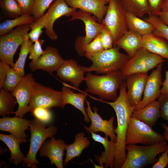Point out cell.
I'll return each instance as SVG.
<instances>
[{
    "mask_svg": "<svg viewBox=\"0 0 168 168\" xmlns=\"http://www.w3.org/2000/svg\"><path fill=\"white\" fill-rule=\"evenodd\" d=\"M119 89V95L114 101L108 102L97 99L110 105L116 113L117 125L114 129L116 135V150L114 167L115 168H121L125 159V142L128 121L135 109L130 105L127 98L126 82L123 81Z\"/></svg>",
    "mask_w": 168,
    "mask_h": 168,
    "instance_id": "obj_1",
    "label": "cell"
},
{
    "mask_svg": "<svg viewBox=\"0 0 168 168\" xmlns=\"http://www.w3.org/2000/svg\"><path fill=\"white\" fill-rule=\"evenodd\" d=\"M84 56L92 64L89 67L81 66L82 70L85 72L94 71L97 74L121 71L130 58L127 54L121 53L117 46L97 52L85 53Z\"/></svg>",
    "mask_w": 168,
    "mask_h": 168,
    "instance_id": "obj_2",
    "label": "cell"
},
{
    "mask_svg": "<svg viewBox=\"0 0 168 168\" xmlns=\"http://www.w3.org/2000/svg\"><path fill=\"white\" fill-rule=\"evenodd\" d=\"M121 71L99 76L88 72L84 81L86 93L96 95L100 100H115L118 97L117 91L125 79Z\"/></svg>",
    "mask_w": 168,
    "mask_h": 168,
    "instance_id": "obj_3",
    "label": "cell"
},
{
    "mask_svg": "<svg viewBox=\"0 0 168 168\" xmlns=\"http://www.w3.org/2000/svg\"><path fill=\"white\" fill-rule=\"evenodd\" d=\"M167 147L166 140L151 145H126L127 153L121 168H142L154 164L157 156Z\"/></svg>",
    "mask_w": 168,
    "mask_h": 168,
    "instance_id": "obj_4",
    "label": "cell"
},
{
    "mask_svg": "<svg viewBox=\"0 0 168 168\" xmlns=\"http://www.w3.org/2000/svg\"><path fill=\"white\" fill-rule=\"evenodd\" d=\"M46 125L35 118L31 120L29 127L31 135L30 147L23 162L25 166L37 168V165L39 163L36 155L40 147L46 139L53 137L57 133V127L52 124L46 128Z\"/></svg>",
    "mask_w": 168,
    "mask_h": 168,
    "instance_id": "obj_5",
    "label": "cell"
},
{
    "mask_svg": "<svg viewBox=\"0 0 168 168\" xmlns=\"http://www.w3.org/2000/svg\"><path fill=\"white\" fill-rule=\"evenodd\" d=\"M163 134L154 131L143 122L131 117L127 128L126 145H151L165 141Z\"/></svg>",
    "mask_w": 168,
    "mask_h": 168,
    "instance_id": "obj_6",
    "label": "cell"
},
{
    "mask_svg": "<svg viewBox=\"0 0 168 168\" xmlns=\"http://www.w3.org/2000/svg\"><path fill=\"white\" fill-rule=\"evenodd\" d=\"M64 106L63 94L62 91L55 90L34 81L27 112H31L38 107L50 109L53 107L63 108Z\"/></svg>",
    "mask_w": 168,
    "mask_h": 168,
    "instance_id": "obj_7",
    "label": "cell"
},
{
    "mask_svg": "<svg viewBox=\"0 0 168 168\" xmlns=\"http://www.w3.org/2000/svg\"><path fill=\"white\" fill-rule=\"evenodd\" d=\"M31 24L19 26L9 33L0 35L1 61L13 67L14 54L18 47L24 42L28 32L31 30Z\"/></svg>",
    "mask_w": 168,
    "mask_h": 168,
    "instance_id": "obj_8",
    "label": "cell"
},
{
    "mask_svg": "<svg viewBox=\"0 0 168 168\" xmlns=\"http://www.w3.org/2000/svg\"><path fill=\"white\" fill-rule=\"evenodd\" d=\"M101 23L111 33L114 44L128 30L126 12L120 0H109L106 12Z\"/></svg>",
    "mask_w": 168,
    "mask_h": 168,
    "instance_id": "obj_9",
    "label": "cell"
},
{
    "mask_svg": "<svg viewBox=\"0 0 168 168\" xmlns=\"http://www.w3.org/2000/svg\"><path fill=\"white\" fill-rule=\"evenodd\" d=\"M165 61L160 56L140 48L121 70L125 78L132 74L146 73Z\"/></svg>",
    "mask_w": 168,
    "mask_h": 168,
    "instance_id": "obj_10",
    "label": "cell"
},
{
    "mask_svg": "<svg viewBox=\"0 0 168 168\" xmlns=\"http://www.w3.org/2000/svg\"><path fill=\"white\" fill-rule=\"evenodd\" d=\"M91 14L81 10L76 11L68 21L75 20L82 21L85 25L86 35L85 36L78 37L76 39L75 47L78 54L80 56H84L86 46L101 32L105 26L96 21V18Z\"/></svg>",
    "mask_w": 168,
    "mask_h": 168,
    "instance_id": "obj_11",
    "label": "cell"
},
{
    "mask_svg": "<svg viewBox=\"0 0 168 168\" xmlns=\"http://www.w3.org/2000/svg\"><path fill=\"white\" fill-rule=\"evenodd\" d=\"M76 9L69 6L65 0H55L47 12L43 16L45 24V33L52 40L58 39L53 26L54 22L60 17L72 16Z\"/></svg>",
    "mask_w": 168,
    "mask_h": 168,
    "instance_id": "obj_12",
    "label": "cell"
},
{
    "mask_svg": "<svg viewBox=\"0 0 168 168\" xmlns=\"http://www.w3.org/2000/svg\"><path fill=\"white\" fill-rule=\"evenodd\" d=\"M35 81L32 74H27L10 93L15 97L18 105L17 110L14 112L15 116L23 118L27 112Z\"/></svg>",
    "mask_w": 168,
    "mask_h": 168,
    "instance_id": "obj_13",
    "label": "cell"
},
{
    "mask_svg": "<svg viewBox=\"0 0 168 168\" xmlns=\"http://www.w3.org/2000/svg\"><path fill=\"white\" fill-rule=\"evenodd\" d=\"M85 101L87 105L86 110L91 122L89 127L84 126L86 130L90 133L91 132L95 133L103 132L105 136L110 137L111 140L116 142V135L114 132L113 126L114 117H111L108 120L103 119L98 113L97 108L93 107L94 111H93L91 107L90 102L86 99Z\"/></svg>",
    "mask_w": 168,
    "mask_h": 168,
    "instance_id": "obj_14",
    "label": "cell"
},
{
    "mask_svg": "<svg viewBox=\"0 0 168 168\" xmlns=\"http://www.w3.org/2000/svg\"><path fill=\"white\" fill-rule=\"evenodd\" d=\"M162 65L163 63L159 64L148 76L142 99L135 107L134 110L144 107L158 99L160 96L161 94V86L162 82L161 75Z\"/></svg>",
    "mask_w": 168,
    "mask_h": 168,
    "instance_id": "obj_15",
    "label": "cell"
},
{
    "mask_svg": "<svg viewBox=\"0 0 168 168\" xmlns=\"http://www.w3.org/2000/svg\"><path fill=\"white\" fill-rule=\"evenodd\" d=\"M64 61L56 48L48 46L44 53L36 61H31L29 66L32 72L41 69L51 73L56 71Z\"/></svg>",
    "mask_w": 168,
    "mask_h": 168,
    "instance_id": "obj_16",
    "label": "cell"
},
{
    "mask_svg": "<svg viewBox=\"0 0 168 168\" xmlns=\"http://www.w3.org/2000/svg\"><path fill=\"white\" fill-rule=\"evenodd\" d=\"M148 77L147 72L138 73L125 78L127 98L130 105L135 108L142 99Z\"/></svg>",
    "mask_w": 168,
    "mask_h": 168,
    "instance_id": "obj_17",
    "label": "cell"
},
{
    "mask_svg": "<svg viewBox=\"0 0 168 168\" xmlns=\"http://www.w3.org/2000/svg\"><path fill=\"white\" fill-rule=\"evenodd\" d=\"M50 138L40 147L39 151L40 156L48 157L51 165L54 164L58 168H63V158L67 144L63 139H56L54 136Z\"/></svg>",
    "mask_w": 168,
    "mask_h": 168,
    "instance_id": "obj_18",
    "label": "cell"
},
{
    "mask_svg": "<svg viewBox=\"0 0 168 168\" xmlns=\"http://www.w3.org/2000/svg\"><path fill=\"white\" fill-rule=\"evenodd\" d=\"M56 72L57 75L60 79L71 83L75 89H77L85 80V72L81 66L78 65L77 62L72 59L64 60Z\"/></svg>",
    "mask_w": 168,
    "mask_h": 168,
    "instance_id": "obj_19",
    "label": "cell"
},
{
    "mask_svg": "<svg viewBox=\"0 0 168 168\" xmlns=\"http://www.w3.org/2000/svg\"><path fill=\"white\" fill-rule=\"evenodd\" d=\"M68 5L93 15L99 22H102L106 13L109 0H65Z\"/></svg>",
    "mask_w": 168,
    "mask_h": 168,
    "instance_id": "obj_20",
    "label": "cell"
},
{
    "mask_svg": "<svg viewBox=\"0 0 168 168\" xmlns=\"http://www.w3.org/2000/svg\"><path fill=\"white\" fill-rule=\"evenodd\" d=\"M31 120L15 116L3 117L0 119V130L9 132L23 143L27 141L28 135L25 131L29 128Z\"/></svg>",
    "mask_w": 168,
    "mask_h": 168,
    "instance_id": "obj_21",
    "label": "cell"
},
{
    "mask_svg": "<svg viewBox=\"0 0 168 168\" xmlns=\"http://www.w3.org/2000/svg\"><path fill=\"white\" fill-rule=\"evenodd\" d=\"M90 133L92 139L96 142L102 144L104 148V151L102 152L100 155H95L96 162L102 165L105 164V168L114 167L116 150V142L108 140L107 136L103 137L92 132Z\"/></svg>",
    "mask_w": 168,
    "mask_h": 168,
    "instance_id": "obj_22",
    "label": "cell"
},
{
    "mask_svg": "<svg viewBox=\"0 0 168 168\" xmlns=\"http://www.w3.org/2000/svg\"><path fill=\"white\" fill-rule=\"evenodd\" d=\"M141 47L168 60V43L153 33L142 36Z\"/></svg>",
    "mask_w": 168,
    "mask_h": 168,
    "instance_id": "obj_23",
    "label": "cell"
},
{
    "mask_svg": "<svg viewBox=\"0 0 168 168\" xmlns=\"http://www.w3.org/2000/svg\"><path fill=\"white\" fill-rule=\"evenodd\" d=\"M131 117L143 122L152 128L161 117L158 101L156 100L140 109L134 110Z\"/></svg>",
    "mask_w": 168,
    "mask_h": 168,
    "instance_id": "obj_24",
    "label": "cell"
},
{
    "mask_svg": "<svg viewBox=\"0 0 168 168\" xmlns=\"http://www.w3.org/2000/svg\"><path fill=\"white\" fill-rule=\"evenodd\" d=\"M142 36L132 30H128L114 44V46L125 51L131 58L141 47Z\"/></svg>",
    "mask_w": 168,
    "mask_h": 168,
    "instance_id": "obj_25",
    "label": "cell"
},
{
    "mask_svg": "<svg viewBox=\"0 0 168 168\" xmlns=\"http://www.w3.org/2000/svg\"><path fill=\"white\" fill-rule=\"evenodd\" d=\"M0 139L7 146L10 152L9 162L6 167L11 163L18 166L23 162L25 156L20 148V144L23 143V142L12 134L7 135L0 133Z\"/></svg>",
    "mask_w": 168,
    "mask_h": 168,
    "instance_id": "obj_26",
    "label": "cell"
},
{
    "mask_svg": "<svg viewBox=\"0 0 168 168\" xmlns=\"http://www.w3.org/2000/svg\"><path fill=\"white\" fill-rule=\"evenodd\" d=\"M63 94L64 105L70 104L80 110L84 116V120L86 122H90L84 107V102L88 95L85 93H77L73 92L70 87L66 85L62 88Z\"/></svg>",
    "mask_w": 168,
    "mask_h": 168,
    "instance_id": "obj_27",
    "label": "cell"
},
{
    "mask_svg": "<svg viewBox=\"0 0 168 168\" xmlns=\"http://www.w3.org/2000/svg\"><path fill=\"white\" fill-rule=\"evenodd\" d=\"M85 135L84 133H78L75 136V141L70 144L66 145V156L63 163L64 166L73 158L79 156L83 150L89 146L90 141Z\"/></svg>",
    "mask_w": 168,
    "mask_h": 168,
    "instance_id": "obj_28",
    "label": "cell"
},
{
    "mask_svg": "<svg viewBox=\"0 0 168 168\" xmlns=\"http://www.w3.org/2000/svg\"><path fill=\"white\" fill-rule=\"evenodd\" d=\"M126 16L128 30L134 31L142 36L152 33L155 29L152 24L133 14L126 12Z\"/></svg>",
    "mask_w": 168,
    "mask_h": 168,
    "instance_id": "obj_29",
    "label": "cell"
},
{
    "mask_svg": "<svg viewBox=\"0 0 168 168\" xmlns=\"http://www.w3.org/2000/svg\"><path fill=\"white\" fill-rule=\"evenodd\" d=\"M126 12L133 14L140 18L145 15L152 14L147 0H120Z\"/></svg>",
    "mask_w": 168,
    "mask_h": 168,
    "instance_id": "obj_30",
    "label": "cell"
},
{
    "mask_svg": "<svg viewBox=\"0 0 168 168\" xmlns=\"http://www.w3.org/2000/svg\"><path fill=\"white\" fill-rule=\"evenodd\" d=\"M34 22L33 16L30 15H22L16 18L7 20L0 24V36L9 33L15 27L31 24Z\"/></svg>",
    "mask_w": 168,
    "mask_h": 168,
    "instance_id": "obj_31",
    "label": "cell"
},
{
    "mask_svg": "<svg viewBox=\"0 0 168 168\" xmlns=\"http://www.w3.org/2000/svg\"><path fill=\"white\" fill-rule=\"evenodd\" d=\"M33 43L30 40L28 33L23 43L21 45L19 57L14 63L13 68L21 77H24V66L28 55L29 53Z\"/></svg>",
    "mask_w": 168,
    "mask_h": 168,
    "instance_id": "obj_32",
    "label": "cell"
},
{
    "mask_svg": "<svg viewBox=\"0 0 168 168\" xmlns=\"http://www.w3.org/2000/svg\"><path fill=\"white\" fill-rule=\"evenodd\" d=\"M17 103L15 97L10 93L2 88L0 93V115L6 117L14 114V110Z\"/></svg>",
    "mask_w": 168,
    "mask_h": 168,
    "instance_id": "obj_33",
    "label": "cell"
},
{
    "mask_svg": "<svg viewBox=\"0 0 168 168\" xmlns=\"http://www.w3.org/2000/svg\"><path fill=\"white\" fill-rule=\"evenodd\" d=\"M145 20L152 24L155 27L152 32L155 35L164 38L168 41V26L164 23L156 15L151 14Z\"/></svg>",
    "mask_w": 168,
    "mask_h": 168,
    "instance_id": "obj_34",
    "label": "cell"
},
{
    "mask_svg": "<svg viewBox=\"0 0 168 168\" xmlns=\"http://www.w3.org/2000/svg\"><path fill=\"white\" fill-rule=\"evenodd\" d=\"M2 10L8 17L12 19L22 15L20 6L16 0H1Z\"/></svg>",
    "mask_w": 168,
    "mask_h": 168,
    "instance_id": "obj_35",
    "label": "cell"
},
{
    "mask_svg": "<svg viewBox=\"0 0 168 168\" xmlns=\"http://www.w3.org/2000/svg\"><path fill=\"white\" fill-rule=\"evenodd\" d=\"M23 78L17 73L13 68L10 67L8 70L2 88L11 93Z\"/></svg>",
    "mask_w": 168,
    "mask_h": 168,
    "instance_id": "obj_36",
    "label": "cell"
},
{
    "mask_svg": "<svg viewBox=\"0 0 168 168\" xmlns=\"http://www.w3.org/2000/svg\"><path fill=\"white\" fill-rule=\"evenodd\" d=\"M55 0H35L30 15L34 21L42 17L52 2Z\"/></svg>",
    "mask_w": 168,
    "mask_h": 168,
    "instance_id": "obj_37",
    "label": "cell"
},
{
    "mask_svg": "<svg viewBox=\"0 0 168 168\" xmlns=\"http://www.w3.org/2000/svg\"><path fill=\"white\" fill-rule=\"evenodd\" d=\"M31 114L35 118L46 124L50 123L52 120V114L49 109L37 107L31 112Z\"/></svg>",
    "mask_w": 168,
    "mask_h": 168,
    "instance_id": "obj_38",
    "label": "cell"
},
{
    "mask_svg": "<svg viewBox=\"0 0 168 168\" xmlns=\"http://www.w3.org/2000/svg\"><path fill=\"white\" fill-rule=\"evenodd\" d=\"M45 27V24L43 16L34 21L31 25V31L28 33L30 40L33 43L39 39L42 33V29Z\"/></svg>",
    "mask_w": 168,
    "mask_h": 168,
    "instance_id": "obj_39",
    "label": "cell"
},
{
    "mask_svg": "<svg viewBox=\"0 0 168 168\" xmlns=\"http://www.w3.org/2000/svg\"><path fill=\"white\" fill-rule=\"evenodd\" d=\"M44 40L39 39L32 44L29 53V58L32 61L37 60L44 52L42 49V45Z\"/></svg>",
    "mask_w": 168,
    "mask_h": 168,
    "instance_id": "obj_40",
    "label": "cell"
},
{
    "mask_svg": "<svg viewBox=\"0 0 168 168\" xmlns=\"http://www.w3.org/2000/svg\"><path fill=\"white\" fill-rule=\"evenodd\" d=\"M101 40L104 49L113 47L114 42L113 36L109 30L105 26L100 34Z\"/></svg>",
    "mask_w": 168,
    "mask_h": 168,
    "instance_id": "obj_41",
    "label": "cell"
},
{
    "mask_svg": "<svg viewBox=\"0 0 168 168\" xmlns=\"http://www.w3.org/2000/svg\"><path fill=\"white\" fill-rule=\"evenodd\" d=\"M104 49L100 34L92 41L86 46L85 53H96L101 51Z\"/></svg>",
    "mask_w": 168,
    "mask_h": 168,
    "instance_id": "obj_42",
    "label": "cell"
},
{
    "mask_svg": "<svg viewBox=\"0 0 168 168\" xmlns=\"http://www.w3.org/2000/svg\"><path fill=\"white\" fill-rule=\"evenodd\" d=\"M161 117L168 123V94H161L158 99Z\"/></svg>",
    "mask_w": 168,
    "mask_h": 168,
    "instance_id": "obj_43",
    "label": "cell"
},
{
    "mask_svg": "<svg viewBox=\"0 0 168 168\" xmlns=\"http://www.w3.org/2000/svg\"><path fill=\"white\" fill-rule=\"evenodd\" d=\"M18 4L22 15H30L35 0H16Z\"/></svg>",
    "mask_w": 168,
    "mask_h": 168,
    "instance_id": "obj_44",
    "label": "cell"
},
{
    "mask_svg": "<svg viewBox=\"0 0 168 168\" xmlns=\"http://www.w3.org/2000/svg\"><path fill=\"white\" fill-rule=\"evenodd\" d=\"M164 0H147L152 14L157 16L161 10Z\"/></svg>",
    "mask_w": 168,
    "mask_h": 168,
    "instance_id": "obj_45",
    "label": "cell"
},
{
    "mask_svg": "<svg viewBox=\"0 0 168 168\" xmlns=\"http://www.w3.org/2000/svg\"><path fill=\"white\" fill-rule=\"evenodd\" d=\"M168 164V147L162 152L158 160L152 166V168H165Z\"/></svg>",
    "mask_w": 168,
    "mask_h": 168,
    "instance_id": "obj_46",
    "label": "cell"
},
{
    "mask_svg": "<svg viewBox=\"0 0 168 168\" xmlns=\"http://www.w3.org/2000/svg\"><path fill=\"white\" fill-rule=\"evenodd\" d=\"M11 66L7 64L2 61H0V88L2 86L7 76V71Z\"/></svg>",
    "mask_w": 168,
    "mask_h": 168,
    "instance_id": "obj_47",
    "label": "cell"
},
{
    "mask_svg": "<svg viewBox=\"0 0 168 168\" xmlns=\"http://www.w3.org/2000/svg\"><path fill=\"white\" fill-rule=\"evenodd\" d=\"M165 75V79L162 82V87L161 89V93L162 94H168V70H166Z\"/></svg>",
    "mask_w": 168,
    "mask_h": 168,
    "instance_id": "obj_48",
    "label": "cell"
},
{
    "mask_svg": "<svg viewBox=\"0 0 168 168\" xmlns=\"http://www.w3.org/2000/svg\"><path fill=\"white\" fill-rule=\"evenodd\" d=\"M157 16L164 23L168 26V11L161 10Z\"/></svg>",
    "mask_w": 168,
    "mask_h": 168,
    "instance_id": "obj_49",
    "label": "cell"
},
{
    "mask_svg": "<svg viewBox=\"0 0 168 168\" xmlns=\"http://www.w3.org/2000/svg\"><path fill=\"white\" fill-rule=\"evenodd\" d=\"M161 127L163 129V135L166 140L168 142V125L165 123L161 124Z\"/></svg>",
    "mask_w": 168,
    "mask_h": 168,
    "instance_id": "obj_50",
    "label": "cell"
},
{
    "mask_svg": "<svg viewBox=\"0 0 168 168\" xmlns=\"http://www.w3.org/2000/svg\"><path fill=\"white\" fill-rule=\"evenodd\" d=\"M162 10L168 11V0H164Z\"/></svg>",
    "mask_w": 168,
    "mask_h": 168,
    "instance_id": "obj_51",
    "label": "cell"
}]
</instances>
